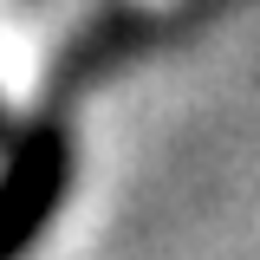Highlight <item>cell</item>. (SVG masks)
<instances>
[{"instance_id": "obj_2", "label": "cell", "mask_w": 260, "mask_h": 260, "mask_svg": "<svg viewBox=\"0 0 260 260\" xmlns=\"http://www.w3.org/2000/svg\"><path fill=\"white\" fill-rule=\"evenodd\" d=\"M7 137H13V124H7V98H0V143H7Z\"/></svg>"}, {"instance_id": "obj_1", "label": "cell", "mask_w": 260, "mask_h": 260, "mask_svg": "<svg viewBox=\"0 0 260 260\" xmlns=\"http://www.w3.org/2000/svg\"><path fill=\"white\" fill-rule=\"evenodd\" d=\"M65 189H72V137L65 124L39 117V124L7 137V162H0V260H20L52 228Z\"/></svg>"}]
</instances>
